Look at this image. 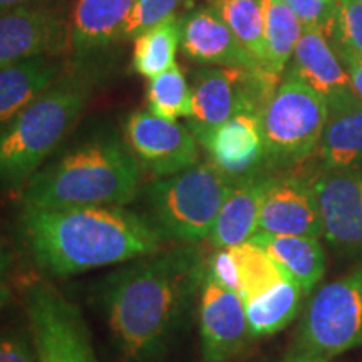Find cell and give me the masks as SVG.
I'll list each match as a JSON object with an SVG mask.
<instances>
[{"instance_id":"6da1fadb","label":"cell","mask_w":362,"mask_h":362,"mask_svg":"<svg viewBox=\"0 0 362 362\" xmlns=\"http://www.w3.org/2000/svg\"><path fill=\"white\" fill-rule=\"evenodd\" d=\"M205 277L200 252L176 247L138 259L107 279V322L126 359L146 362L165 349Z\"/></svg>"},{"instance_id":"7a4b0ae2","label":"cell","mask_w":362,"mask_h":362,"mask_svg":"<svg viewBox=\"0 0 362 362\" xmlns=\"http://www.w3.org/2000/svg\"><path fill=\"white\" fill-rule=\"evenodd\" d=\"M21 230L34 260L56 277L143 259L165 238L148 220L111 205H24Z\"/></svg>"},{"instance_id":"3957f363","label":"cell","mask_w":362,"mask_h":362,"mask_svg":"<svg viewBox=\"0 0 362 362\" xmlns=\"http://www.w3.org/2000/svg\"><path fill=\"white\" fill-rule=\"evenodd\" d=\"M139 188V163L116 138L72 149L27 181V206H124Z\"/></svg>"},{"instance_id":"277c9868","label":"cell","mask_w":362,"mask_h":362,"mask_svg":"<svg viewBox=\"0 0 362 362\" xmlns=\"http://www.w3.org/2000/svg\"><path fill=\"white\" fill-rule=\"evenodd\" d=\"M86 86L59 83L0 131V185L19 188L37 173L88 101Z\"/></svg>"},{"instance_id":"5b68a950","label":"cell","mask_w":362,"mask_h":362,"mask_svg":"<svg viewBox=\"0 0 362 362\" xmlns=\"http://www.w3.org/2000/svg\"><path fill=\"white\" fill-rule=\"evenodd\" d=\"M235 183L214 161L197 163L153 181L148 187V203L156 228L165 237L187 243L208 238Z\"/></svg>"},{"instance_id":"8992f818","label":"cell","mask_w":362,"mask_h":362,"mask_svg":"<svg viewBox=\"0 0 362 362\" xmlns=\"http://www.w3.org/2000/svg\"><path fill=\"white\" fill-rule=\"evenodd\" d=\"M327 103L300 81L287 78L260 111L265 160L287 166L309 158L320 144Z\"/></svg>"},{"instance_id":"52a82bcc","label":"cell","mask_w":362,"mask_h":362,"mask_svg":"<svg viewBox=\"0 0 362 362\" xmlns=\"http://www.w3.org/2000/svg\"><path fill=\"white\" fill-rule=\"evenodd\" d=\"M277 76L265 69L242 67H205L194 72L192 84V116L189 131L202 144L232 119L237 112L264 110L275 93Z\"/></svg>"},{"instance_id":"ba28073f","label":"cell","mask_w":362,"mask_h":362,"mask_svg":"<svg viewBox=\"0 0 362 362\" xmlns=\"http://www.w3.org/2000/svg\"><path fill=\"white\" fill-rule=\"evenodd\" d=\"M362 346V265L310 298L293 349L330 361Z\"/></svg>"},{"instance_id":"9c48e42d","label":"cell","mask_w":362,"mask_h":362,"mask_svg":"<svg viewBox=\"0 0 362 362\" xmlns=\"http://www.w3.org/2000/svg\"><path fill=\"white\" fill-rule=\"evenodd\" d=\"M24 304L39 362H98L83 315L54 285L33 280Z\"/></svg>"},{"instance_id":"30bf717a","label":"cell","mask_w":362,"mask_h":362,"mask_svg":"<svg viewBox=\"0 0 362 362\" xmlns=\"http://www.w3.org/2000/svg\"><path fill=\"white\" fill-rule=\"evenodd\" d=\"M124 131L131 153L153 175L165 178L198 163L197 138L176 121L138 111L128 117Z\"/></svg>"},{"instance_id":"8fae6325","label":"cell","mask_w":362,"mask_h":362,"mask_svg":"<svg viewBox=\"0 0 362 362\" xmlns=\"http://www.w3.org/2000/svg\"><path fill=\"white\" fill-rule=\"evenodd\" d=\"M310 185L322 237L337 250L362 253V171L325 170Z\"/></svg>"},{"instance_id":"7c38bea8","label":"cell","mask_w":362,"mask_h":362,"mask_svg":"<svg viewBox=\"0 0 362 362\" xmlns=\"http://www.w3.org/2000/svg\"><path fill=\"white\" fill-rule=\"evenodd\" d=\"M202 354L205 362H226L252 339L245 302L240 293L205 277L200 293Z\"/></svg>"},{"instance_id":"4fadbf2b","label":"cell","mask_w":362,"mask_h":362,"mask_svg":"<svg viewBox=\"0 0 362 362\" xmlns=\"http://www.w3.org/2000/svg\"><path fill=\"white\" fill-rule=\"evenodd\" d=\"M288 78L309 86L327 103L329 112L362 101L352 88L341 59L319 29H304L293 51Z\"/></svg>"},{"instance_id":"5bb4252c","label":"cell","mask_w":362,"mask_h":362,"mask_svg":"<svg viewBox=\"0 0 362 362\" xmlns=\"http://www.w3.org/2000/svg\"><path fill=\"white\" fill-rule=\"evenodd\" d=\"M64 24L52 8L25 4L0 13V69L56 51Z\"/></svg>"},{"instance_id":"9a60e30c","label":"cell","mask_w":362,"mask_h":362,"mask_svg":"<svg viewBox=\"0 0 362 362\" xmlns=\"http://www.w3.org/2000/svg\"><path fill=\"white\" fill-rule=\"evenodd\" d=\"M259 232L319 238L322 220L312 185L296 176L272 180L262 200Z\"/></svg>"},{"instance_id":"2e32d148","label":"cell","mask_w":362,"mask_h":362,"mask_svg":"<svg viewBox=\"0 0 362 362\" xmlns=\"http://www.w3.org/2000/svg\"><path fill=\"white\" fill-rule=\"evenodd\" d=\"M180 44L183 52L193 61L202 64H220L252 71L265 69L242 47L215 8H193L180 21Z\"/></svg>"},{"instance_id":"e0dca14e","label":"cell","mask_w":362,"mask_h":362,"mask_svg":"<svg viewBox=\"0 0 362 362\" xmlns=\"http://www.w3.org/2000/svg\"><path fill=\"white\" fill-rule=\"evenodd\" d=\"M203 146L210 151L211 161L235 181L255 175L257 166L265 160L260 115L255 111L237 112Z\"/></svg>"},{"instance_id":"ac0fdd59","label":"cell","mask_w":362,"mask_h":362,"mask_svg":"<svg viewBox=\"0 0 362 362\" xmlns=\"http://www.w3.org/2000/svg\"><path fill=\"white\" fill-rule=\"evenodd\" d=\"M272 180L270 176L252 175L235 183L208 237L211 245L215 248L235 247L248 242L259 232L262 200Z\"/></svg>"},{"instance_id":"d6986e66","label":"cell","mask_w":362,"mask_h":362,"mask_svg":"<svg viewBox=\"0 0 362 362\" xmlns=\"http://www.w3.org/2000/svg\"><path fill=\"white\" fill-rule=\"evenodd\" d=\"M136 0H76L71 17V44L79 54L119 39Z\"/></svg>"},{"instance_id":"ffe728a7","label":"cell","mask_w":362,"mask_h":362,"mask_svg":"<svg viewBox=\"0 0 362 362\" xmlns=\"http://www.w3.org/2000/svg\"><path fill=\"white\" fill-rule=\"evenodd\" d=\"M61 66L47 56L27 59L0 69V131L52 88Z\"/></svg>"},{"instance_id":"44dd1931","label":"cell","mask_w":362,"mask_h":362,"mask_svg":"<svg viewBox=\"0 0 362 362\" xmlns=\"http://www.w3.org/2000/svg\"><path fill=\"white\" fill-rule=\"evenodd\" d=\"M250 242L269 253L296 282L309 293L325 274L324 248L314 237L270 235L257 232Z\"/></svg>"},{"instance_id":"7402d4cb","label":"cell","mask_w":362,"mask_h":362,"mask_svg":"<svg viewBox=\"0 0 362 362\" xmlns=\"http://www.w3.org/2000/svg\"><path fill=\"white\" fill-rule=\"evenodd\" d=\"M319 146L325 170L361 168L362 101L329 112Z\"/></svg>"},{"instance_id":"603a6c76","label":"cell","mask_w":362,"mask_h":362,"mask_svg":"<svg viewBox=\"0 0 362 362\" xmlns=\"http://www.w3.org/2000/svg\"><path fill=\"white\" fill-rule=\"evenodd\" d=\"M302 293L300 285L287 277L272 291L245 302L252 337L272 336L287 327L300 309Z\"/></svg>"},{"instance_id":"cb8c5ba5","label":"cell","mask_w":362,"mask_h":362,"mask_svg":"<svg viewBox=\"0 0 362 362\" xmlns=\"http://www.w3.org/2000/svg\"><path fill=\"white\" fill-rule=\"evenodd\" d=\"M260 2L264 11L267 42L265 69L279 78L293 56L304 27L284 0H260Z\"/></svg>"},{"instance_id":"d4e9b609","label":"cell","mask_w":362,"mask_h":362,"mask_svg":"<svg viewBox=\"0 0 362 362\" xmlns=\"http://www.w3.org/2000/svg\"><path fill=\"white\" fill-rule=\"evenodd\" d=\"M181 40V25L176 17L146 30L134 39L133 66L139 76L153 79L175 64V56Z\"/></svg>"},{"instance_id":"484cf974","label":"cell","mask_w":362,"mask_h":362,"mask_svg":"<svg viewBox=\"0 0 362 362\" xmlns=\"http://www.w3.org/2000/svg\"><path fill=\"white\" fill-rule=\"evenodd\" d=\"M235 262H237L240 277V296L243 302L260 297L262 293L272 291L291 275L280 267L264 248L248 242L230 247Z\"/></svg>"},{"instance_id":"4316f807","label":"cell","mask_w":362,"mask_h":362,"mask_svg":"<svg viewBox=\"0 0 362 362\" xmlns=\"http://www.w3.org/2000/svg\"><path fill=\"white\" fill-rule=\"evenodd\" d=\"M215 11L250 56L265 67L267 42L260 0H216Z\"/></svg>"},{"instance_id":"83f0119b","label":"cell","mask_w":362,"mask_h":362,"mask_svg":"<svg viewBox=\"0 0 362 362\" xmlns=\"http://www.w3.org/2000/svg\"><path fill=\"white\" fill-rule=\"evenodd\" d=\"M148 111L166 121L192 116V88L176 62L168 71L149 79Z\"/></svg>"},{"instance_id":"f1b7e54d","label":"cell","mask_w":362,"mask_h":362,"mask_svg":"<svg viewBox=\"0 0 362 362\" xmlns=\"http://www.w3.org/2000/svg\"><path fill=\"white\" fill-rule=\"evenodd\" d=\"M324 34L332 47H344L362 54V2L336 0L332 19Z\"/></svg>"},{"instance_id":"f546056e","label":"cell","mask_w":362,"mask_h":362,"mask_svg":"<svg viewBox=\"0 0 362 362\" xmlns=\"http://www.w3.org/2000/svg\"><path fill=\"white\" fill-rule=\"evenodd\" d=\"M180 4L181 0H136L119 39H138L146 30L173 17Z\"/></svg>"},{"instance_id":"4dcf8cb0","label":"cell","mask_w":362,"mask_h":362,"mask_svg":"<svg viewBox=\"0 0 362 362\" xmlns=\"http://www.w3.org/2000/svg\"><path fill=\"white\" fill-rule=\"evenodd\" d=\"M304 29H325L332 19L336 0H284Z\"/></svg>"},{"instance_id":"1f68e13d","label":"cell","mask_w":362,"mask_h":362,"mask_svg":"<svg viewBox=\"0 0 362 362\" xmlns=\"http://www.w3.org/2000/svg\"><path fill=\"white\" fill-rule=\"evenodd\" d=\"M206 277H210L214 282L221 285L223 288L240 293V277L237 262L230 247L216 248V252L211 255L206 267Z\"/></svg>"},{"instance_id":"d6a6232c","label":"cell","mask_w":362,"mask_h":362,"mask_svg":"<svg viewBox=\"0 0 362 362\" xmlns=\"http://www.w3.org/2000/svg\"><path fill=\"white\" fill-rule=\"evenodd\" d=\"M0 362H39L35 346L24 334H0Z\"/></svg>"},{"instance_id":"836d02e7","label":"cell","mask_w":362,"mask_h":362,"mask_svg":"<svg viewBox=\"0 0 362 362\" xmlns=\"http://www.w3.org/2000/svg\"><path fill=\"white\" fill-rule=\"evenodd\" d=\"M337 57L341 59L342 66H346L347 74H349L352 88H354L356 94L362 99V54L349 51L344 47H332Z\"/></svg>"},{"instance_id":"e575fe53","label":"cell","mask_w":362,"mask_h":362,"mask_svg":"<svg viewBox=\"0 0 362 362\" xmlns=\"http://www.w3.org/2000/svg\"><path fill=\"white\" fill-rule=\"evenodd\" d=\"M7 270H8V257L0 252V304L7 297Z\"/></svg>"},{"instance_id":"d590c367","label":"cell","mask_w":362,"mask_h":362,"mask_svg":"<svg viewBox=\"0 0 362 362\" xmlns=\"http://www.w3.org/2000/svg\"><path fill=\"white\" fill-rule=\"evenodd\" d=\"M284 362H329L327 359H320V357L310 356L307 352H302L298 349H292L288 352V356L285 357Z\"/></svg>"},{"instance_id":"8d00e7d4","label":"cell","mask_w":362,"mask_h":362,"mask_svg":"<svg viewBox=\"0 0 362 362\" xmlns=\"http://www.w3.org/2000/svg\"><path fill=\"white\" fill-rule=\"evenodd\" d=\"M34 0H0V13H6L12 8H17L25 4H33Z\"/></svg>"},{"instance_id":"74e56055","label":"cell","mask_w":362,"mask_h":362,"mask_svg":"<svg viewBox=\"0 0 362 362\" xmlns=\"http://www.w3.org/2000/svg\"><path fill=\"white\" fill-rule=\"evenodd\" d=\"M361 2H362V0H361Z\"/></svg>"}]
</instances>
